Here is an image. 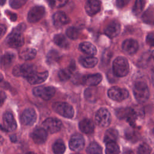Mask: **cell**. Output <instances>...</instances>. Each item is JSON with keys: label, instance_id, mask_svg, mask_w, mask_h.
Masks as SVG:
<instances>
[{"label": "cell", "instance_id": "obj_38", "mask_svg": "<svg viewBox=\"0 0 154 154\" xmlns=\"http://www.w3.org/2000/svg\"><path fill=\"white\" fill-rule=\"evenodd\" d=\"M27 1V0H10L9 4L11 8L17 9L22 7Z\"/></svg>", "mask_w": 154, "mask_h": 154}, {"label": "cell", "instance_id": "obj_23", "mask_svg": "<svg viewBox=\"0 0 154 154\" xmlns=\"http://www.w3.org/2000/svg\"><path fill=\"white\" fill-rule=\"evenodd\" d=\"M79 49L82 52L89 56H93L97 53L96 48L90 42L81 43L79 45Z\"/></svg>", "mask_w": 154, "mask_h": 154}, {"label": "cell", "instance_id": "obj_6", "mask_svg": "<svg viewBox=\"0 0 154 154\" xmlns=\"http://www.w3.org/2000/svg\"><path fill=\"white\" fill-rule=\"evenodd\" d=\"M52 107L55 112L63 117L68 119H71L73 117V108L70 104L67 103L63 102H55L53 103Z\"/></svg>", "mask_w": 154, "mask_h": 154}, {"label": "cell", "instance_id": "obj_24", "mask_svg": "<svg viewBox=\"0 0 154 154\" xmlns=\"http://www.w3.org/2000/svg\"><path fill=\"white\" fill-rule=\"evenodd\" d=\"M97 59L93 56L81 57L79 59L80 63L86 68H92L97 63Z\"/></svg>", "mask_w": 154, "mask_h": 154}, {"label": "cell", "instance_id": "obj_21", "mask_svg": "<svg viewBox=\"0 0 154 154\" xmlns=\"http://www.w3.org/2000/svg\"><path fill=\"white\" fill-rule=\"evenodd\" d=\"M48 75L49 73L48 71L39 73L35 72V73L28 77L27 79L28 82L31 84H38L45 81L48 77Z\"/></svg>", "mask_w": 154, "mask_h": 154}, {"label": "cell", "instance_id": "obj_27", "mask_svg": "<svg viewBox=\"0 0 154 154\" xmlns=\"http://www.w3.org/2000/svg\"><path fill=\"white\" fill-rule=\"evenodd\" d=\"M54 43L58 45V46L63 48H66L68 47L69 43L65 37V36L61 34H56L54 37Z\"/></svg>", "mask_w": 154, "mask_h": 154}, {"label": "cell", "instance_id": "obj_37", "mask_svg": "<svg viewBox=\"0 0 154 154\" xmlns=\"http://www.w3.org/2000/svg\"><path fill=\"white\" fill-rule=\"evenodd\" d=\"M95 93L96 91L92 88H87L85 90V93H84V96L86 99L90 102H93V100H96V97H95Z\"/></svg>", "mask_w": 154, "mask_h": 154}, {"label": "cell", "instance_id": "obj_36", "mask_svg": "<svg viewBox=\"0 0 154 154\" xmlns=\"http://www.w3.org/2000/svg\"><path fill=\"white\" fill-rule=\"evenodd\" d=\"M151 55L149 53H146L141 56L140 59L138 61V66L140 67H144L147 65L149 60L150 59Z\"/></svg>", "mask_w": 154, "mask_h": 154}, {"label": "cell", "instance_id": "obj_5", "mask_svg": "<svg viewBox=\"0 0 154 154\" xmlns=\"http://www.w3.org/2000/svg\"><path fill=\"white\" fill-rule=\"evenodd\" d=\"M102 79V75L100 73H96L84 76L76 75L73 78V82L75 84H82L84 85L94 86L99 84Z\"/></svg>", "mask_w": 154, "mask_h": 154}, {"label": "cell", "instance_id": "obj_12", "mask_svg": "<svg viewBox=\"0 0 154 154\" xmlns=\"http://www.w3.org/2000/svg\"><path fill=\"white\" fill-rule=\"evenodd\" d=\"M37 120V114L35 110L32 108L25 109L20 116L22 123L26 126L32 125Z\"/></svg>", "mask_w": 154, "mask_h": 154}, {"label": "cell", "instance_id": "obj_31", "mask_svg": "<svg viewBox=\"0 0 154 154\" xmlns=\"http://www.w3.org/2000/svg\"><path fill=\"white\" fill-rule=\"evenodd\" d=\"M14 59V55L12 53H6L4 54L1 60V66L4 67L9 66Z\"/></svg>", "mask_w": 154, "mask_h": 154}, {"label": "cell", "instance_id": "obj_32", "mask_svg": "<svg viewBox=\"0 0 154 154\" xmlns=\"http://www.w3.org/2000/svg\"><path fill=\"white\" fill-rule=\"evenodd\" d=\"M144 5H145L144 0H135L134 7L132 8L133 13L136 16L140 14L142 12L144 7Z\"/></svg>", "mask_w": 154, "mask_h": 154}, {"label": "cell", "instance_id": "obj_53", "mask_svg": "<svg viewBox=\"0 0 154 154\" xmlns=\"http://www.w3.org/2000/svg\"><path fill=\"white\" fill-rule=\"evenodd\" d=\"M60 1H62V0H60Z\"/></svg>", "mask_w": 154, "mask_h": 154}, {"label": "cell", "instance_id": "obj_19", "mask_svg": "<svg viewBox=\"0 0 154 154\" xmlns=\"http://www.w3.org/2000/svg\"><path fill=\"white\" fill-rule=\"evenodd\" d=\"M120 31V24L116 20L109 23L105 29V34L109 38H114L118 35Z\"/></svg>", "mask_w": 154, "mask_h": 154}, {"label": "cell", "instance_id": "obj_35", "mask_svg": "<svg viewBox=\"0 0 154 154\" xmlns=\"http://www.w3.org/2000/svg\"><path fill=\"white\" fill-rule=\"evenodd\" d=\"M151 151L152 149L150 146L144 143L141 144L138 148V152L139 154H150Z\"/></svg>", "mask_w": 154, "mask_h": 154}, {"label": "cell", "instance_id": "obj_39", "mask_svg": "<svg viewBox=\"0 0 154 154\" xmlns=\"http://www.w3.org/2000/svg\"><path fill=\"white\" fill-rule=\"evenodd\" d=\"M48 61L51 63H54L55 61H57L59 58V54L58 52L54 50L51 51L48 54Z\"/></svg>", "mask_w": 154, "mask_h": 154}, {"label": "cell", "instance_id": "obj_54", "mask_svg": "<svg viewBox=\"0 0 154 154\" xmlns=\"http://www.w3.org/2000/svg\"><path fill=\"white\" fill-rule=\"evenodd\" d=\"M76 154H78V153H76Z\"/></svg>", "mask_w": 154, "mask_h": 154}, {"label": "cell", "instance_id": "obj_14", "mask_svg": "<svg viewBox=\"0 0 154 154\" xmlns=\"http://www.w3.org/2000/svg\"><path fill=\"white\" fill-rule=\"evenodd\" d=\"M2 122V127L6 131L12 132L16 130L17 124L13 114L10 112H6L5 113H4L3 116Z\"/></svg>", "mask_w": 154, "mask_h": 154}, {"label": "cell", "instance_id": "obj_2", "mask_svg": "<svg viewBox=\"0 0 154 154\" xmlns=\"http://www.w3.org/2000/svg\"><path fill=\"white\" fill-rule=\"evenodd\" d=\"M133 92L135 98L140 103L146 102L150 96L148 86L143 81H138L134 84Z\"/></svg>", "mask_w": 154, "mask_h": 154}, {"label": "cell", "instance_id": "obj_34", "mask_svg": "<svg viewBox=\"0 0 154 154\" xmlns=\"http://www.w3.org/2000/svg\"><path fill=\"white\" fill-rule=\"evenodd\" d=\"M66 35L67 36L70 38V39H73V40H75L78 37H79V31L78 29L73 26H70L69 27L67 30H66Z\"/></svg>", "mask_w": 154, "mask_h": 154}, {"label": "cell", "instance_id": "obj_49", "mask_svg": "<svg viewBox=\"0 0 154 154\" xmlns=\"http://www.w3.org/2000/svg\"><path fill=\"white\" fill-rule=\"evenodd\" d=\"M5 1H6V0H0V3H1V5L2 6V5H3L5 4Z\"/></svg>", "mask_w": 154, "mask_h": 154}, {"label": "cell", "instance_id": "obj_1", "mask_svg": "<svg viewBox=\"0 0 154 154\" xmlns=\"http://www.w3.org/2000/svg\"><path fill=\"white\" fill-rule=\"evenodd\" d=\"M26 29V25L22 23L14 28L11 32L7 37L5 42L7 45L13 48L22 46L24 44V37L22 32Z\"/></svg>", "mask_w": 154, "mask_h": 154}, {"label": "cell", "instance_id": "obj_28", "mask_svg": "<svg viewBox=\"0 0 154 154\" xmlns=\"http://www.w3.org/2000/svg\"><path fill=\"white\" fill-rule=\"evenodd\" d=\"M120 148L116 141L109 142L106 144L105 153L106 154H119Z\"/></svg>", "mask_w": 154, "mask_h": 154}, {"label": "cell", "instance_id": "obj_18", "mask_svg": "<svg viewBox=\"0 0 154 154\" xmlns=\"http://www.w3.org/2000/svg\"><path fill=\"white\" fill-rule=\"evenodd\" d=\"M70 21L69 17L62 11H58L56 12L53 16V22L54 25L57 27L60 28L65 25L69 23Z\"/></svg>", "mask_w": 154, "mask_h": 154}, {"label": "cell", "instance_id": "obj_51", "mask_svg": "<svg viewBox=\"0 0 154 154\" xmlns=\"http://www.w3.org/2000/svg\"><path fill=\"white\" fill-rule=\"evenodd\" d=\"M152 58H153V60H154V52L152 54Z\"/></svg>", "mask_w": 154, "mask_h": 154}, {"label": "cell", "instance_id": "obj_3", "mask_svg": "<svg viewBox=\"0 0 154 154\" xmlns=\"http://www.w3.org/2000/svg\"><path fill=\"white\" fill-rule=\"evenodd\" d=\"M112 71L116 76H126L129 71V66L127 59L123 57H117L112 63Z\"/></svg>", "mask_w": 154, "mask_h": 154}, {"label": "cell", "instance_id": "obj_45", "mask_svg": "<svg viewBox=\"0 0 154 154\" xmlns=\"http://www.w3.org/2000/svg\"><path fill=\"white\" fill-rule=\"evenodd\" d=\"M46 2L48 4L50 7L54 8L55 5V0H46Z\"/></svg>", "mask_w": 154, "mask_h": 154}, {"label": "cell", "instance_id": "obj_7", "mask_svg": "<svg viewBox=\"0 0 154 154\" xmlns=\"http://www.w3.org/2000/svg\"><path fill=\"white\" fill-rule=\"evenodd\" d=\"M36 72V67L31 64L17 65L13 69V74L16 76H22L28 78Z\"/></svg>", "mask_w": 154, "mask_h": 154}, {"label": "cell", "instance_id": "obj_4", "mask_svg": "<svg viewBox=\"0 0 154 154\" xmlns=\"http://www.w3.org/2000/svg\"><path fill=\"white\" fill-rule=\"evenodd\" d=\"M116 116L120 119H126L131 126L135 125L138 116L137 111L132 108H120L116 111Z\"/></svg>", "mask_w": 154, "mask_h": 154}, {"label": "cell", "instance_id": "obj_15", "mask_svg": "<svg viewBox=\"0 0 154 154\" xmlns=\"http://www.w3.org/2000/svg\"><path fill=\"white\" fill-rule=\"evenodd\" d=\"M84 139L79 134L73 135L69 141V147L73 151H80L84 147Z\"/></svg>", "mask_w": 154, "mask_h": 154}, {"label": "cell", "instance_id": "obj_13", "mask_svg": "<svg viewBox=\"0 0 154 154\" xmlns=\"http://www.w3.org/2000/svg\"><path fill=\"white\" fill-rule=\"evenodd\" d=\"M45 10L42 6H35L32 8L28 14V20L30 23H35L39 21L45 15Z\"/></svg>", "mask_w": 154, "mask_h": 154}, {"label": "cell", "instance_id": "obj_46", "mask_svg": "<svg viewBox=\"0 0 154 154\" xmlns=\"http://www.w3.org/2000/svg\"><path fill=\"white\" fill-rule=\"evenodd\" d=\"M5 98H6V95H5V94L4 92L1 91V105L3 104V102H4V101L5 100Z\"/></svg>", "mask_w": 154, "mask_h": 154}, {"label": "cell", "instance_id": "obj_33", "mask_svg": "<svg viewBox=\"0 0 154 154\" xmlns=\"http://www.w3.org/2000/svg\"><path fill=\"white\" fill-rule=\"evenodd\" d=\"M72 71L69 69H64L60 70L58 73V76L60 81H67L72 76Z\"/></svg>", "mask_w": 154, "mask_h": 154}, {"label": "cell", "instance_id": "obj_44", "mask_svg": "<svg viewBox=\"0 0 154 154\" xmlns=\"http://www.w3.org/2000/svg\"><path fill=\"white\" fill-rule=\"evenodd\" d=\"M6 31H7L6 26L4 25L1 24V37H2L4 35Z\"/></svg>", "mask_w": 154, "mask_h": 154}, {"label": "cell", "instance_id": "obj_47", "mask_svg": "<svg viewBox=\"0 0 154 154\" xmlns=\"http://www.w3.org/2000/svg\"><path fill=\"white\" fill-rule=\"evenodd\" d=\"M152 82L153 85L154 86V68L152 70Z\"/></svg>", "mask_w": 154, "mask_h": 154}, {"label": "cell", "instance_id": "obj_40", "mask_svg": "<svg viewBox=\"0 0 154 154\" xmlns=\"http://www.w3.org/2000/svg\"><path fill=\"white\" fill-rule=\"evenodd\" d=\"M111 53L108 51H105L102 56V62L103 63L106 64L109 63L110 59L111 58Z\"/></svg>", "mask_w": 154, "mask_h": 154}, {"label": "cell", "instance_id": "obj_25", "mask_svg": "<svg viewBox=\"0 0 154 154\" xmlns=\"http://www.w3.org/2000/svg\"><path fill=\"white\" fill-rule=\"evenodd\" d=\"M37 54L35 49L32 48H26L19 53V57L24 60H30L35 58Z\"/></svg>", "mask_w": 154, "mask_h": 154}, {"label": "cell", "instance_id": "obj_26", "mask_svg": "<svg viewBox=\"0 0 154 154\" xmlns=\"http://www.w3.org/2000/svg\"><path fill=\"white\" fill-rule=\"evenodd\" d=\"M119 137L118 131L114 128H110L106 131L104 135V142L106 143L109 142L116 141Z\"/></svg>", "mask_w": 154, "mask_h": 154}, {"label": "cell", "instance_id": "obj_16", "mask_svg": "<svg viewBox=\"0 0 154 154\" xmlns=\"http://www.w3.org/2000/svg\"><path fill=\"white\" fill-rule=\"evenodd\" d=\"M122 48L125 53L129 55H132L138 51V43L137 41L134 39L128 38L123 42Z\"/></svg>", "mask_w": 154, "mask_h": 154}, {"label": "cell", "instance_id": "obj_48", "mask_svg": "<svg viewBox=\"0 0 154 154\" xmlns=\"http://www.w3.org/2000/svg\"><path fill=\"white\" fill-rule=\"evenodd\" d=\"M123 154H134L132 150H127Z\"/></svg>", "mask_w": 154, "mask_h": 154}, {"label": "cell", "instance_id": "obj_8", "mask_svg": "<svg viewBox=\"0 0 154 154\" xmlns=\"http://www.w3.org/2000/svg\"><path fill=\"white\" fill-rule=\"evenodd\" d=\"M111 114L106 108H100L96 113L95 122L100 127L106 128L111 123Z\"/></svg>", "mask_w": 154, "mask_h": 154}, {"label": "cell", "instance_id": "obj_20", "mask_svg": "<svg viewBox=\"0 0 154 154\" xmlns=\"http://www.w3.org/2000/svg\"><path fill=\"white\" fill-rule=\"evenodd\" d=\"M100 2L99 0H87L85 8L88 15L94 16L100 11Z\"/></svg>", "mask_w": 154, "mask_h": 154}, {"label": "cell", "instance_id": "obj_11", "mask_svg": "<svg viewBox=\"0 0 154 154\" xmlns=\"http://www.w3.org/2000/svg\"><path fill=\"white\" fill-rule=\"evenodd\" d=\"M43 128L50 134H54L61 129V122L56 118H48L42 123Z\"/></svg>", "mask_w": 154, "mask_h": 154}, {"label": "cell", "instance_id": "obj_17", "mask_svg": "<svg viewBox=\"0 0 154 154\" xmlns=\"http://www.w3.org/2000/svg\"><path fill=\"white\" fill-rule=\"evenodd\" d=\"M31 137L35 143L41 144L44 143L47 139V131L43 128H36L31 133Z\"/></svg>", "mask_w": 154, "mask_h": 154}, {"label": "cell", "instance_id": "obj_9", "mask_svg": "<svg viewBox=\"0 0 154 154\" xmlns=\"http://www.w3.org/2000/svg\"><path fill=\"white\" fill-rule=\"evenodd\" d=\"M32 93L37 97H39L45 100H48L54 96L55 89L53 87L40 86L33 88Z\"/></svg>", "mask_w": 154, "mask_h": 154}, {"label": "cell", "instance_id": "obj_29", "mask_svg": "<svg viewBox=\"0 0 154 154\" xmlns=\"http://www.w3.org/2000/svg\"><path fill=\"white\" fill-rule=\"evenodd\" d=\"M54 154H63L66 150L65 144L62 140H57L52 146Z\"/></svg>", "mask_w": 154, "mask_h": 154}, {"label": "cell", "instance_id": "obj_10", "mask_svg": "<svg viewBox=\"0 0 154 154\" xmlns=\"http://www.w3.org/2000/svg\"><path fill=\"white\" fill-rule=\"evenodd\" d=\"M108 96L113 100L121 102L128 97L129 92L126 89L114 86L108 90Z\"/></svg>", "mask_w": 154, "mask_h": 154}, {"label": "cell", "instance_id": "obj_43", "mask_svg": "<svg viewBox=\"0 0 154 154\" xmlns=\"http://www.w3.org/2000/svg\"><path fill=\"white\" fill-rule=\"evenodd\" d=\"M5 14L6 15L10 18V19L11 20V21H16V19H17V15L16 13H14L11 11H10L8 10H6L5 11Z\"/></svg>", "mask_w": 154, "mask_h": 154}, {"label": "cell", "instance_id": "obj_41", "mask_svg": "<svg viewBox=\"0 0 154 154\" xmlns=\"http://www.w3.org/2000/svg\"><path fill=\"white\" fill-rule=\"evenodd\" d=\"M146 43L148 45L154 47V33H149L147 35Z\"/></svg>", "mask_w": 154, "mask_h": 154}, {"label": "cell", "instance_id": "obj_52", "mask_svg": "<svg viewBox=\"0 0 154 154\" xmlns=\"http://www.w3.org/2000/svg\"><path fill=\"white\" fill-rule=\"evenodd\" d=\"M152 132H153V134H154V128H153V130H152Z\"/></svg>", "mask_w": 154, "mask_h": 154}, {"label": "cell", "instance_id": "obj_30", "mask_svg": "<svg viewBox=\"0 0 154 154\" xmlns=\"http://www.w3.org/2000/svg\"><path fill=\"white\" fill-rule=\"evenodd\" d=\"M87 154H102V149L100 146L96 142L91 143L87 149Z\"/></svg>", "mask_w": 154, "mask_h": 154}, {"label": "cell", "instance_id": "obj_22", "mask_svg": "<svg viewBox=\"0 0 154 154\" xmlns=\"http://www.w3.org/2000/svg\"><path fill=\"white\" fill-rule=\"evenodd\" d=\"M79 128L84 134H91L94 129V125L91 120L84 119L79 122Z\"/></svg>", "mask_w": 154, "mask_h": 154}, {"label": "cell", "instance_id": "obj_50", "mask_svg": "<svg viewBox=\"0 0 154 154\" xmlns=\"http://www.w3.org/2000/svg\"><path fill=\"white\" fill-rule=\"evenodd\" d=\"M26 154H35V153H34V152H29L27 153Z\"/></svg>", "mask_w": 154, "mask_h": 154}, {"label": "cell", "instance_id": "obj_42", "mask_svg": "<svg viewBox=\"0 0 154 154\" xmlns=\"http://www.w3.org/2000/svg\"><path fill=\"white\" fill-rule=\"evenodd\" d=\"M129 1L130 0H116V5L117 7L122 8L125 7Z\"/></svg>", "mask_w": 154, "mask_h": 154}]
</instances>
